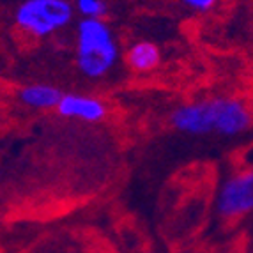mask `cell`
Masks as SVG:
<instances>
[{
	"label": "cell",
	"instance_id": "obj_1",
	"mask_svg": "<svg viewBox=\"0 0 253 253\" xmlns=\"http://www.w3.org/2000/svg\"><path fill=\"white\" fill-rule=\"evenodd\" d=\"M119 60L114 32L103 18H82L76 25V68L87 78H101Z\"/></svg>",
	"mask_w": 253,
	"mask_h": 253
},
{
	"label": "cell",
	"instance_id": "obj_2",
	"mask_svg": "<svg viewBox=\"0 0 253 253\" xmlns=\"http://www.w3.org/2000/svg\"><path fill=\"white\" fill-rule=\"evenodd\" d=\"M75 5L69 0H23L14 11V23L34 38L48 36L71 23Z\"/></svg>",
	"mask_w": 253,
	"mask_h": 253
},
{
	"label": "cell",
	"instance_id": "obj_3",
	"mask_svg": "<svg viewBox=\"0 0 253 253\" xmlns=\"http://www.w3.org/2000/svg\"><path fill=\"white\" fill-rule=\"evenodd\" d=\"M216 211L221 218H239L253 211V170L228 177L218 191Z\"/></svg>",
	"mask_w": 253,
	"mask_h": 253
},
{
	"label": "cell",
	"instance_id": "obj_4",
	"mask_svg": "<svg viewBox=\"0 0 253 253\" xmlns=\"http://www.w3.org/2000/svg\"><path fill=\"white\" fill-rule=\"evenodd\" d=\"M216 105L214 97L206 101L188 103L177 106L170 115V124L173 129L186 133V135H207L214 133Z\"/></svg>",
	"mask_w": 253,
	"mask_h": 253
},
{
	"label": "cell",
	"instance_id": "obj_5",
	"mask_svg": "<svg viewBox=\"0 0 253 253\" xmlns=\"http://www.w3.org/2000/svg\"><path fill=\"white\" fill-rule=\"evenodd\" d=\"M216 119L214 133L223 136H236L252 126V114L246 105L234 97H214Z\"/></svg>",
	"mask_w": 253,
	"mask_h": 253
},
{
	"label": "cell",
	"instance_id": "obj_6",
	"mask_svg": "<svg viewBox=\"0 0 253 253\" xmlns=\"http://www.w3.org/2000/svg\"><path fill=\"white\" fill-rule=\"evenodd\" d=\"M55 110L66 119H78L85 123H99L108 114L105 101H101L99 97L78 92L62 94Z\"/></svg>",
	"mask_w": 253,
	"mask_h": 253
},
{
	"label": "cell",
	"instance_id": "obj_7",
	"mask_svg": "<svg viewBox=\"0 0 253 253\" xmlns=\"http://www.w3.org/2000/svg\"><path fill=\"white\" fill-rule=\"evenodd\" d=\"M62 94L50 84H32L18 90V101L34 110H51L57 108Z\"/></svg>",
	"mask_w": 253,
	"mask_h": 253
},
{
	"label": "cell",
	"instance_id": "obj_8",
	"mask_svg": "<svg viewBox=\"0 0 253 253\" xmlns=\"http://www.w3.org/2000/svg\"><path fill=\"white\" fill-rule=\"evenodd\" d=\"M161 62V51L152 41H136L126 51V64L136 73H149Z\"/></svg>",
	"mask_w": 253,
	"mask_h": 253
},
{
	"label": "cell",
	"instance_id": "obj_9",
	"mask_svg": "<svg viewBox=\"0 0 253 253\" xmlns=\"http://www.w3.org/2000/svg\"><path fill=\"white\" fill-rule=\"evenodd\" d=\"M75 9L82 18H103L106 14L105 0H75Z\"/></svg>",
	"mask_w": 253,
	"mask_h": 253
},
{
	"label": "cell",
	"instance_id": "obj_10",
	"mask_svg": "<svg viewBox=\"0 0 253 253\" xmlns=\"http://www.w3.org/2000/svg\"><path fill=\"white\" fill-rule=\"evenodd\" d=\"M186 7H190L191 11H197V13H207L211 11L216 5L218 0H181Z\"/></svg>",
	"mask_w": 253,
	"mask_h": 253
}]
</instances>
